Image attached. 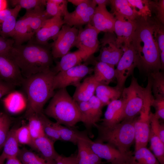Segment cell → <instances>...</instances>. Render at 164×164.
Masks as SVG:
<instances>
[{"label": "cell", "instance_id": "obj_24", "mask_svg": "<svg viewBox=\"0 0 164 164\" xmlns=\"http://www.w3.org/2000/svg\"><path fill=\"white\" fill-rule=\"evenodd\" d=\"M99 84L93 75L85 78L76 87L73 98L76 102L88 101L94 95L96 88Z\"/></svg>", "mask_w": 164, "mask_h": 164}, {"label": "cell", "instance_id": "obj_58", "mask_svg": "<svg viewBox=\"0 0 164 164\" xmlns=\"http://www.w3.org/2000/svg\"><path fill=\"white\" fill-rule=\"evenodd\" d=\"M6 114L5 113H1L0 114V123L3 119Z\"/></svg>", "mask_w": 164, "mask_h": 164}, {"label": "cell", "instance_id": "obj_13", "mask_svg": "<svg viewBox=\"0 0 164 164\" xmlns=\"http://www.w3.org/2000/svg\"><path fill=\"white\" fill-rule=\"evenodd\" d=\"M78 29L75 46L84 51L89 59L100 47L98 36L100 32L91 23L86 25L84 28L81 27Z\"/></svg>", "mask_w": 164, "mask_h": 164}, {"label": "cell", "instance_id": "obj_1", "mask_svg": "<svg viewBox=\"0 0 164 164\" xmlns=\"http://www.w3.org/2000/svg\"><path fill=\"white\" fill-rule=\"evenodd\" d=\"M137 27L131 43L140 69L148 73L161 70L156 39L157 20L149 16L139 17L136 20Z\"/></svg>", "mask_w": 164, "mask_h": 164}, {"label": "cell", "instance_id": "obj_49", "mask_svg": "<svg viewBox=\"0 0 164 164\" xmlns=\"http://www.w3.org/2000/svg\"><path fill=\"white\" fill-rule=\"evenodd\" d=\"M15 86L0 80V99L14 91Z\"/></svg>", "mask_w": 164, "mask_h": 164}, {"label": "cell", "instance_id": "obj_44", "mask_svg": "<svg viewBox=\"0 0 164 164\" xmlns=\"http://www.w3.org/2000/svg\"><path fill=\"white\" fill-rule=\"evenodd\" d=\"M11 5L14 7L19 5L26 10L33 9L37 7L46 6L45 0H12L9 1Z\"/></svg>", "mask_w": 164, "mask_h": 164}, {"label": "cell", "instance_id": "obj_34", "mask_svg": "<svg viewBox=\"0 0 164 164\" xmlns=\"http://www.w3.org/2000/svg\"><path fill=\"white\" fill-rule=\"evenodd\" d=\"M23 164H55V162H49L33 152L25 148L20 149L17 156Z\"/></svg>", "mask_w": 164, "mask_h": 164}, {"label": "cell", "instance_id": "obj_30", "mask_svg": "<svg viewBox=\"0 0 164 164\" xmlns=\"http://www.w3.org/2000/svg\"><path fill=\"white\" fill-rule=\"evenodd\" d=\"M53 124L57 130L60 141L71 142L76 145L79 138L84 131H79L74 128H70L53 122Z\"/></svg>", "mask_w": 164, "mask_h": 164}, {"label": "cell", "instance_id": "obj_41", "mask_svg": "<svg viewBox=\"0 0 164 164\" xmlns=\"http://www.w3.org/2000/svg\"><path fill=\"white\" fill-rule=\"evenodd\" d=\"M79 110L81 118V122L84 124L89 133L92 128L90 124V111L88 101L76 102Z\"/></svg>", "mask_w": 164, "mask_h": 164}, {"label": "cell", "instance_id": "obj_51", "mask_svg": "<svg viewBox=\"0 0 164 164\" xmlns=\"http://www.w3.org/2000/svg\"><path fill=\"white\" fill-rule=\"evenodd\" d=\"M55 164H77L76 155L66 157L60 155Z\"/></svg>", "mask_w": 164, "mask_h": 164}, {"label": "cell", "instance_id": "obj_37", "mask_svg": "<svg viewBox=\"0 0 164 164\" xmlns=\"http://www.w3.org/2000/svg\"><path fill=\"white\" fill-rule=\"evenodd\" d=\"M133 156L138 164H160L153 154L146 147L135 151Z\"/></svg>", "mask_w": 164, "mask_h": 164}, {"label": "cell", "instance_id": "obj_46", "mask_svg": "<svg viewBox=\"0 0 164 164\" xmlns=\"http://www.w3.org/2000/svg\"><path fill=\"white\" fill-rule=\"evenodd\" d=\"M11 124V120L6 114L5 117L0 123V149L3 147Z\"/></svg>", "mask_w": 164, "mask_h": 164}, {"label": "cell", "instance_id": "obj_2", "mask_svg": "<svg viewBox=\"0 0 164 164\" xmlns=\"http://www.w3.org/2000/svg\"><path fill=\"white\" fill-rule=\"evenodd\" d=\"M9 56L24 78L50 68L53 63L51 51L47 46L36 43L14 45Z\"/></svg>", "mask_w": 164, "mask_h": 164}, {"label": "cell", "instance_id": "obj_25", "mask_svg": "<svg viewBox=\"0 0 164 164\" xmlns=\"http://www.w3.org/2000/svg\"><path fill=\"white\" fill-rule=\"evenodd\" d=\"M94 77L99 84H108L115 78L114 66L104 62L93 60Z\"/></svg>", "mask_w": 164, "mask_h": 164}, {"label": "cell", "instance_id": "obj_10", "mask_svg": "<svg viewBox=\"0 0 164 164\" xmlns=\"http://www.w3.org/2000/svg\"><path fill=\"white\" fill-rule=\"evenodd\" d=\"M97 5L93 0H86L72 12H68L63 19V25L78 29L91 23Z\"/></svg>", "mask_w": 164, "mask_h": 164}, {"label": "cell", "instance_id": "obj_33", "mask_svg": "<svg viewBox=\"0 0 164 164\" xmlns=\"http://www.w3.org/2000/svg\"><path fill=\"white\" fill-rule=\"evenodd\" d=\"M41 113L31 114L26 118L28 120L27 125L32 140L45 135L40 117Z\"/></svg>", "mask_w": 164, "mask_h": 164}, {"label": "cell", "instance_id": "obj_45", "mask_svg": "<svg viewBox=\"0 0 164 164\" xmlns=\"http://www.w3.org/2000/svg\"><path fill=\"white\" fill-rule=\"evenodd\" d=\"M15 134L19 143L30 145L32 139L27 125L15 129Z\"/></svg>", "mask_w": 164, "mask_h": 164}, {"label": "cell", "instance_id": "obj_56", "mask_svg": "<svg viewBox=\"0 0 164 164\" xmlns=\"http://www.w3.org/2000/svg\"><path fill=\"white\" fill-rule=\"evenodd\" d=\"M96 5H107L109 3V0H93Z\"/></svg>", "mask_w": 164, "mask_h": 164}, {"label": "cell", "instance_id": "obj_48", "mask_svg": "<svg viewBox=\"0 0 164 164\" xmlns=\"http://www.w3.org/2000/svg\"><path fill=\"white\" fill-rule=\"evenodd\" d=\"M152 106L155 109V116L159 119H164V97L155 98L153 99Z\"/></svg>", "mask_w": 164, "mask_h": 164}, {"label": "cell", "instance_id": "obj_6", "mask_svg": "<svg viewBox=\"0 0 164 164\" xmlns=\"http://www.w3.org/2000/svg\"><path fill=\"white\" fill-rule=\"evenodd\" d=\"M152 93V81L149 76L145 87H141L137 79L133 77L129 86L123 88L121 97L124 104L122 121L135 118L147 103L154 98Z\"/></svg>", "mask_w": 164, "mask_h": 164}, {"label": "cell", "instance_id": "obj_60", "mask_svg": "<svg viewBox=\"0 0 164 164\" xmlns=\"http://www.w3.org/2000/svg\"><path fill=\"white\" fill-rule=\"evenodd\" d=\"M110 164H111V163H110Z\"/></svg>", "mask_w": 164, "mask_h": 164}, {"label": "cell", "instance_id": "obj_11", "mask_svg": "<svg viewBox=\"0 0 164 164\" xmlns=\"http://www.w3.org/2000/svg\"><path fill=\"white\" fill-rule=\"evenodd\" d=\"M154 99L149 101L136 117L134 124L135 151L146 146L150 131L149 114Z\"/></svg>", "mask_w": 164, "mask_h": 164}, {"label": "cell", "instance_id": "obj_16", "mask_svg": "<svg viewBox=\"0 0 164 164\" xmlns=\"http://www.w3.org/2000/svg\"><path fill=\"white\" fill-rule=\"evenodd\" d=\"M63 25V19L56 15L47 19L35 33L36 43L47 46L48 41L53 39Z\"/></svg>", "mask_w": 164, "mask_h": 164}, {"label": "cell", "instance_id": "obj_42", "mask_svg": "<svg viewBox=\"0 0 164 164\" xmlns=\"http://www.w3.org/2000/svg\"><path fill=\"white\" fill-rule=\"evenodd\" d=\"M150 131L164 143V125L161 124L159 119L150 111L149 114Z\"/></svg>", "mask_w": 164, "mask_h": 164}, {"label": "cell", "instance_id": "obj_54", "mask_svg": "<svg viewBox=\"0 0 164 164\" xmlns=\"http://www.w3.org/2000/svg\"><path fill=\"white\" fill-rule=\"evenodd\" d=\"M7 1L0 0V12L7 9Z\"/></svg>", "mask_w": 164, "mask_h": 164}, {"label": "cell", "instance_id": "obj_12", "mask_svg": "<svg viewBox=\"0 0 164 164\" xmlns=\"http://www.w3.org/2000/svg\"><path fill=\"white\" fill-rule=\"evenodd\" d=\"M123 54L115 69L116 86L123 90L127 78L137 67L135 53L131 44L123 48Z\"/></svg>", "mask_w": 164, "mask_h": 164}, {"label": "cell", "instance_id": "obj_57", "mask_svg": "<svg viewBox=\"0 0 164 164\" xmlns=\"http://www.w3.org/2000/svg\"><path fill=\"white\" fill-rule=\"evenodd\" d=\"M5 159L4 156L1 154L0 155V164H5L4 162Z\"/></svg>", "mask_w": 164, "mask_h": 164}, {"label": "cell", "instance_id": "obj_29", "mask_svg": "<svg viewBox=\"0 0 164 164\" xmlns=\"http://www.w3.org/2000/svg\"><path fill=\"white\" fill-rule=\"evenodd\" d=\"M19 142L15 134V129L9 130L4 146L2 154L6 159L17 157L20 151Z\"/></svg>", "mask_w": 164, "mask_h": 164}, {"label": "cell", "instance_id": "obj_59", "mask_svg": "<svg viewBox=\"0 0 164 164\" xmlns=\"http://www.w3.org/2000/svg\"><path fill=\"white\" fill-rule=\"evenodd\" d=\"M137 162V164H138V163H137V162Z\"/></svg>", "mask_w": 164, "mask_h": 164}, {"label": "cell", "instance_id": "obj_3", "mask_svg": "<svg viewBox=\"0 0 164 164\" xmlns=\"http://www.w3.org/2000/svg\"><path fill=\"white\" fill-rule=\"evenodd\" d=\"M56 74L50 68L24 78L22 86L26 96V118L43 112L45 104L55 93L53 79Z\"/></svg>", "mask_w": 164, "mask_h": 164}, {"label": "cell", "instance_id": "obj_38", "mask_svg": "<svg viewBox=\"0 0 164 164\" xmlns=\"http://www.w3.org/2000/svg\"><path fill=\"white\" fill-rule=\"evenodd\" d=\"M149 141L153 154L160 164H164V143L151 131Z\"/></svg>", "mask_w": 164, "mask_h": 164}, {"label": "cell", "instance_id": "obj_23", "mask_svg": "<svg viewBox=\"0 0 164 164\" xmlns=\"http://www.w3.org/2000/svg\"><path fill=\"white\" fill-rule=\"evenodd\" d=\"M61 58L52 69L56 74L80 64L81 62L89 59L86 53L79 49L75 52H69Z\"/></svg>", "mask_w": 164, "mask_h": 164}, {"label": "cell", "instance_id": "obj_5", "mask_svg": "<svg viewBox=\"0 0 164 164\" xmlns=\"http://www.w3.org/2000/svg\"><path fill=\"white\" fill-rule=\"evenodd\" d=\"M136 118L123 120L109 127L96 124L94 127L97 130L98 135L94 141L106 142L124 154L132 152L130 149L135 142L134 124Z\"/></svg>", "mask_w": 164, "mask_h": 164}, {"label": "cell", "instance_id": "obj_7", "mask_svg": "<svg viewBox=\"0 0 164 164\" xmlns=\"http://www.w3.org/2000/svg\"><path fill=\"white\" fill-rule=\"evenodd\" d=\"M79 29L63 25L51 45V54L53 58H61L75 46Z\"/></svg>", "mask_w": 164, "mask_h": 164}, {"label": "cell", "instance_id": "obj_36", "mask_svg": "<svg viewBox=\"0 0 164 164\" xmlns=\"http://www.w3.org/2000/svg\"><path fill=\"white\" fill-rule=\"evenodd\" d=\"M21 9L19 6L12 15L2 22L0 28V36L6 38L12 37L17 22V18Z\"/></svg>", "mask_w": 164, "mask_h": 164}, {"label": "cell", "instance_id": "obj_52", "mask_svg": "<svg viewBox=\"0 0 164 164\" xmlns=\"http://www.w3.org/2000/svg\"><path fill=\"white\" fill-rule=\"evenodd\" d=\"M117 164H137V162L132 153Z\"/></svg>", "mask_w": 164, "mask_h": 164}, {"label": "cell", "instance_id": "obj_53", "mask_svg": "<svg viewBox=\"0 0 164 164\" xmlns=\"http://www.w3.org/2000/svg\"><path fill=\"white\" fill-rule=\"evenodd\" d=\"M6 159L5 164H23L17 157L9 158Z\"/></svg>", "mask_w": 164, "mask_h": 164}, {"label": "cell", "instance_id": "obj_43", "mask_svg": "<svg viewBox=\"0 0 164 164\" xmlns=\"http://www.w3.org/2000/svg\"><path fill=\"white\" fill-rule=\"evenodd\" d=\"M156 39L158 45L161 70L164 68V31L163 24L158 21L156 28Z\"/></svg>", "mask_w": 164, "mask_h": 164}, {"label": "cell", "instance_id": "obj_35", "mask_svg": "<svg viewBox=\"0 0 164 164\" xmlns=\"http://www.w3.org/2000/svg\"><path fill=\"white\" fill-rule=\"evenodd\" d=\"M88 102L90 108V124L92 128L100 121L102 114V109L104 106L100 101L94 95Z\"/></svg>", "mask_w": 164, "mask_h": 164}, {"label": "cell", "instance_id": "obj_32", "mask_svg": "<svg viewBox=\"0 0 164 164\" xmlns=\"http://www.w3.org/2000/svg\"><path fill=\"white\" fill-rule=\"evenodd\" d=\"M152 81V91L155 98L164 97V74L160 71L148 73Z\"/></svg>", "mask_w": 164, "mask_h": 164}, {"label": "cell", "instance_id": "obj_22", "mask_svg": "<svg viewBox=\"0 0 164 164\" xmlns=\"http://www.w3.org/2000/svg\"><path fill=\"white\" fill-rule=\"evenodd\" d=\"M44 7L39 6L26 10L23 16L28 27L34 35L42 27L46 21L51 18L47 14Z\"/></svg>", "mask_w": 164, "mask_h": 164}, {"label": "cell", "instance_id": "obj_27", "mask_svg": "<svg viewBox=\"0 0 164 164\" xmlns=\"http://www.w3.org/2000/svg\"><path fill=\"white\" fill-rule=\"evenodd\" d=\"M122 90L117 87L108 85L99 84L96 90V96L104 106L108 105L111 101L119 99Z\"/></svg>", "mask_w": 164, "mask_h": 164}, {"label": "cell", "instance_id": "obj_9", "mask_svg": "<svg viewBox=\"0 0 164 164\" xmlns=\"http://www.w3.org/2000/svg\"><path fill=\"white\" fill-rule=\"evenodd\" d=\"M100 52L94 59L115 66L117 65L124 52L123 48L119 47L114 33L105 32L100 41Z\"/></svg>", "mask_w": 164, "mask_h": 164}, {"label": "cell", "instance_id": "obj_19", "mask_svg": "<svg viewBox=\"0 0 164 164\" xmlns=\"http://www.w3.org/2000/svg\"><path fill=\"white\" fill-rule=\"evenodd\" d=\"M87 134L86 131H84L77 142V164H102V159L94 152L89 145L87 141Z\"/></svg>", "mask_w": 164, "mask_h": 164}, {"label": "cell", "instance_id": "obj_14", "mask_svg": "<svg viewBox=\"0 0 164 164\" xmlns=\"http://www.w3.org/2000/svg\"><path fill=\"white\" fill-rule=\"evenodd\" d=\"M24 79L13 60L9 56L0 54V80L16 87L22 85Z\"/></svg>", "mask_w": 164, "mask_h": 164}, {"label": "cell", "instance_id": "obj_18", "mask_svg": "<svg viewBox=\"0 0 164 164\" xmlns=\"http://www.w3.org/2000/svg\"><path fill=\"white\" fill-rule=\"evenodd\" d=\"M106 5L96 6L91 23L100 32L114 33L116 19L108 11Z\"/></svg>", "mask_w": 164, "mask_h": 164}, {"label": "cell", "instance_id": "obj_28", "mask_svg": "<svg viewBox=\"0 0 164 164\" xmlns=\"http://www.w3.org/2000/svg\"><path fill=\"white\" fill-rule=\"evenodd\" d=\"M3 100V103L5 109L9 112L15 114L23 110L26 105L23 95L18 91H12L9 93Z\"/></svg>", "mask_w": 164, "mask_h": 164}, {"label": "cell", "instance_id": "obj_8", "mask_svg": "<svg viewBox=\"0 0 164 164\" xmlns=\"http://www.w3.org/2000/svg\"><path fill=\"white\" fill-rule=\"evenodd\" d=\"M93 71V68L84 64H80L59 72L55 74L54 77V88L55 90L66 88L71 85L76 87L84 78Z\"/></svg>", "mask_w": 164, "mask_h": 164}, {"label": "cell", "instance_id": "obj_47", "mask_svg": "<svg viewBox=\"0 0 164 164\" xmlns=\"http://www.w3.org/2000/svg\"><path fill=\"white\" fill-rule=\"evenodd\" d=\"M14 43L12 39L4 38L0 36V54L9 56Z\"/></svg>", "mask_w": 164, "mask_h": 164}, {"label": "cell", "instance_id": "obj_31", "mask_svg": "<svg viewBox=\"0 0 164 164\" xmlns=\"http://www.w3.org/2000/svg\"><path fill=\"white\" fill-rule=\"evenodd\" d=\"M68 2L66 0H46V12L50 18L57 15L63 17L68 12Z\"/></svg>", "mask_w": 164, "mask_h": 164}, {"label": "cell", "instance_id": "obj_55", "mask_svg": "<svg viewBox=\"0 0 164 164\" xmlns=\"http://www.w3.org/2000/svg\"><path fill=\"white\" fill-rule=\"evenodd\" d=\"M67 1L68 2H70L77 6L84 2L86 0H68Z\"/></svg>", "mask_w": 164, "mask_h": 164}, {"label": "cell", "instance_id": "obj_20", "mask_svg": "<svg viewBox=\"0 0 164 164\" xmlns=\"http://www.w3.org/2000/svg\"><path fill=\"white\" fill-rule=\"evenodd\" d=\"M54 142L45 135L32 140L30 146L37 150L46 162H53L60 155L56 151Z\"/></svg>", "mask_w": 164, "mask_h": 164}, {"label": "cell", "instance_id": "obj_17", "mask_svg": "<svg viewBox=\"0 0 164 164\" xmlns=\"http://www.w3.org/2000/svg\"><path fill=\"white\" fill-rule=\"evenodd\" d=\"M114 32L116 35L118 46L124 48L130 45L137 27L136 20L131 21L121 18H115Z\"/></svg>", "mask_w": 164, "mask_h": 164}, {"label": "cell", "instance_id": "obj_21", "mask_svg": "<svg viewBox=\"0 0 164 164\" xmlns=\"http://www.w3.org/2000/svg\"><path fill=\"white\" fill-rule=\"evenodd\" d=\"M104 117L100 124L105 127L111 126L122 121L124 104L121 99L114 100L108 105Z\"/></svg>", "mask_w": 164, "mask_h": 164}, {"label": "cell", "instance_id": "obj_50", "mask_svg": "<svg viewBox=\"0 0 164 164\" xmlns=\"http://www.w3.org/2000/svg\"><path fill=\"white\" fill-rule=\"evenodd\" d=\"M154 5L156 8L157 19L162 24L164 22V0H159L156 3H154Z\"/></svg>", "mask_w": 164, "mask_h": 164}, {"label": "cell", "instance_id": "obj_26", "mask_svg": "<svg viewBox=\"0 0 164 164\" xmlns=\"http://www.w3.org/2000/svg\"><path fill=\"white\" fill-rule=\"evenodd\" d=\"M111 10L115 18L135 21L140 16L131 6L127 0H109Z\"/></svg>", "mask_w": 164, "mask_h": 164}, {"label": "cell", "instance_id": "obj_40", "mask_svg": "<svg viewBox=\"0 0 164 164\" xmlns=\"http://www.w3.org/2000/svg\"><path fill=\"white\" fill-rule=\"evenodd\" d=\"M127 1L139 16L142 17L150 16V2L142 0H127Z\"/></svg>", "mask_w": 164, "mask_h": 164}, {"label": "cell", "instance_id": "obj_4", "mask_svg": "<svg viewBox=\"0 0 164 164\" xmlns=\"http://www.w3.org/2000/svg\"><path fill=\"white\" fill-rule=\"evenodd\" d=\"M44 112L56 122L68 127L74 128L77 123L81 122L77 103L66 88L58 89L55 92Z\"/></svg>", "mask_w": 164, "mask_h": 164}, {"label": "cell", "instance_id": "obj_15", "mask_svg": "<svg viewBox=\"0 0 164 164\" xmlns=\"http://www.w3.org/2000/svg\"><path fill=\"white\" fill-rule=\"evenodd\" d=\"M87 141L94 152L101 159L112 164H117L132 152L127 154L121 153L114 147L107 143L93 141L88 137Z\"/></svg>", "mask_w": 164, "mask_h": 164}, {"label": "cell", "instance_id": "obj_39", "mask_svg": "<svg viewBox=\"0 0 164 164\" xmlns=\"http://www.w3.org/2000/svg\"><path fill=\"white\" fill-rule=\"evenodd\" d=\"M43 129L45 135L54 142L60 140L58 132L43 112L40 113Z\"/></svg>", "mask_w": 164, "mask_h": 164}]
</instances>
